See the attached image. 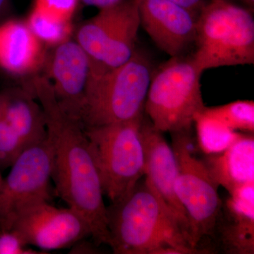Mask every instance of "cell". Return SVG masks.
Wrapping results in <instances>:
<instances>
[{
	"mask_svg": "<svg viewBox=\"0 0 254 254\" xmlns=\"http://www.w3.org/2000/svg\"><path fill=\"white\" fill-rule=\"evenodd\" d=\"M29 86L46 115L55 193L89 224L95 245L109 246L104 192L84 127L61 109L44 75L32 77Z\"/></svg>",
	"mask_w": 254,
	"mask_h": 254,
	"instance_id": "cell-1",
	"label": "cell"
},
{
	"mask_svg": "<svg viewBox=\"0 0 254 254\" xmlns=\"http://www.w3.org/2000/svg\"><path fill=\"white\" fill-rule=\"evenodd\" d=\"M107 211L114 254H200L190 244L187 222L145 179Z\"/></svg>",
	"mask_w": 254,
	"mask_h": 254,
	"instance_id": "cell-2",
	"label": "cell"
},
{
	"mask_svg": "<svg viewBox=\"0 0 254 254\" xmlns=\"http://www.w3.org/2000/svg\"><path fill=\"white\" fill-rule=\"evenodd\" d=\"M153 71L149 55L138 48L117 67L101 69L91 64L81 116L84 128L142 116Z\"/></svg>",
	"mask_w": 254,
	"mask_h": 254,
	"instance_id": "cell-3",
	"label": "cell"
},
{
	"mask_svg": "<svg viewBox=\"0 0 254 254\" xmlns=\"http://www.w3.org/2000/svg\"><path fill=\"white\" fill-rule=\"evenodd\" d=\"M254 10L232 0H208L197 21L192 55L200 71L254 64Z\"/></svg>",
	"mask_w": 254,
	"mask_h": 254,
	"instance_id": "cell-4",
	"label": "cell"
},
{
	"mask_svg": "<svg viewBox=\"0 0 254 254\" xmlns=\"http://www.w3.org/2000/svg\"><path fill=\"white\" fill-rule=\"evenodd\" d=\"M192 53L173 57L153 71L144 113L162 133L190 131L205 105Z\"/></svg>",
	"mask_w": 254,
	"mask_h": 254,
	"instance_id": "cell-5",
	"label": "cell"
},
{
	"mask_svg": "<svg viewBox=\"0 0 254 254\" xmlns=\"http://www.w3.org/2000/svg\"><path fill=\"white\" fill-rule=\"evenodd\" d=\"M190 133L191 129L171 133L177 165L175 191L186 212L190 244L200 254H205L200 244L214 238L223 203L208 166L195 154Z\"/></svg>",
	"mask_w": 254,
	"mask_h": 254,
	"instance_id": "cell-6",
	"label": "cell"
},
{
	"mask_svg": "<svg viewBox=\"0 0 254 254\" xmlns=\"http://www.w3.org/2000/svg\"><path fill=\"white\" fill-rule=\"evenodd\" d=\"M144 114L129 121L84 128L104 195L111 203L128 194L144 176L141 135Z\"/></svg>",
	"mask_w": 254,
	"mask_h": 254,
	"instance_id": "cell-7",
	"label": "cell"
},
{
	"mask_svg": "<svg viewBox=\"0 0 254 254\" xmlns=\"http://www.w3.org/2000/svg\"><path fill=\"white\" fill-rule=\"evenodd\" d=\"M140 27L138 0L100 9L82 23L74 39L86 52L91 63L104 69L127 63L138 46Z\"/></svg>",
	"mask_w": 254,
	"mask_h": 254,
	"instance_id": "cell-8",
	"label": "cell"
},
{
	"mask_svg": "<svg viewBox=\"0 0 254 254\" xmlns=\"http://www.w3.org/2000/svg\"><path fill=\"white\" fill-rule=\"evenodd\" d=\"M53 167V148L48 137L23 150L0 188V227L9 230L11 220L20 210L51 199Z\"/></svg>",
	"mask_w": 254,
	"mask_h": 254,
	"instance_id": "cell-9",
	"label": "cell"
},
{
	"mask_svg": "<svg viewBox=\"0 0 254 254\" xmlns=\"http://www.w3.org/2000/svg\"><path fill=\"white\" fill-rule=\"evenodd\" d=\"M9 230L26 246L46 253L72 247L92 237L89 224L77 212L68 207L58 208L46 200L20 210Z\"/></svg>",
	"mask_w": 254,
	"mask_h": 254,
	"instance_id": "cell-10",
	"label": "cell"
},
{
	"mask_svg": "<svg viewBox=\"0 0 254 254\" xmlns=\"http://www.w3.org/2000/svg\"><path fill=\"white\" fill-rule=\"evenodd\" d=\"M91 60L71 39L48 50L43 71L61 109L81 122Z\"/></svg>",
	"mask_w": 254,
	"mask_h": 254,
	"instance_id": "cell-11",
	"label": "cell"
},
{
	"mask_svg": "<svg viewBox=\"0 0 254 254\" xmlns=\"http://www.w3.org/2000/svg\"><path fill=\"white\" fill-rule=\"evenodd\" d=\"M140 26L170 58L193 53L198 16L171 0H138Z\"/></svg>",
	"mask_w": 254,
	"mask_h": 254,
	"instance_id": "cell-12",
	"label": "cell"
},
{
	"mask_svg": "<svg viewBox=\"0 0 254 254\" xmlns=\"http://www.w3.org/2000/svg\"><path fill=\"white\" fill-rule=\"evenodd\" d=\"M26 21H0V68L16 77L31 78L43 71L48 53Z\"/></svg>",
	"mask_w": 254,
	"mask_h": 254,
	"instance_id": "cell-13",
	"label": "cell"
},
{
	"mask_svg": "<svg viewBox=\"0 0 254 254\" xmlns=\"http://www.w3.org/2000/svg\"><path fill=\"white\" fill-rule=\"evenodd\" d=\"M163 133L155 128L144 114L141 125V135L144 150L145 180L158 194L188 224L185 209L175 191L177 174L176 158L171 145Z\"/></svg>",
	"mask_w": 254,
	"mask_h": 254,
	"instance_id": "cell-14",
	"label": "cell"
},
{
	"mask_svg": "<svg viewBox=\"0 0 254 254\" xmlns=\"http://www.w3.org/2000/svg\"><path fill=\"white\" fill-rule=\"evenodd\" d=\"M254 191L242 189L222 204L214 238L218 237L225 253L254 254Z\"/></svg>",
	"mask_w": 254,
	"mask_h": 254,
	"instance_id": "cell-15",
	"label": "cell"
},
{
	"mask_svg": "<svg viewBox=\"0 0 254 254\" xmlns=\"http://www.w3.org/2000/svg\"><path fill=\"white\" fill-rule=\"evenodd\" d=\"M0 112L17 133L25 149L46 139L44 110L26 86L0 92Z\"/></svg>",
	"mask_w": 254,
	"mask_h": 254,
	"instance_id": "cell-16",
	"label": "cell"
},
{
	"mask_svg": "<svg viewBox=\"0 0 254 254\" xmlns=\"http://www.w3.org/2000/svg\"><path fill=\"white\" fill-rule=\"evenodd\" d=\"M205 163L217 184L230 195L254 184V133H240L227 149L209 155Z\"/></svg>",
	"mask_w": 254,
	"mask_h": 254,
	"instance_id": "cell-17",
	"label": "cell"
},
{
	"mask_svg": "<svg viewBox=\"0 0 254 254\" xmlns=\"http://www.w3.org/2000/svg\"><path fill=\"white\" fill-rule=\"evenodd\" d=\"M26 21L35 36L48 50L72 38V21L58 19L33 7Z\"/></svg>",
	"mask_w": 254,
	"mask_h": 254,
	"instance_id": "cell-18",
	"label": "cell"
},
{
	"mask_svg": "<svg viewBox=\"0 0 254 254\" xmlns=\"http://www.w3.org/2000/svg\"><path fill=\"white\" fill-rule=\"evenodd\" d=\"M199 115L216 120L233 131L254 133L253 100H237L220 106H205Z\"/></svg>",
	"mask_w": 254,
	"mask_h": 254,
	"instance_id": "cell-19",
	"label": "cell"
},
{
	"mask_svg": "<svg viewBox=\"0 0 254 254\" xmlns=\"http://www.w3.org/2000/svg\"><path fill=\"white\" fill-rule=\"evenodd\" d=\"M198 143L205 154H215L227 149L240 133L213 120L198 115L195 118Z\"/></svg>",
	"mask_w": 254,
	"mask_h": 254,
	"instance_id": "cell-20",
	"label": "cell"
},
{
	"mask_svg": "<svg viewBox=\"0 0 254 254\" xmlns=\"http://www.w3.org/2000/svg\"><path fill=\"white\" fill-rule=\"evenodd\" d=\"M25 149L17 133L0 112V168H10Z\"/></svg>",
	"mask_w": 254,
	"mask_h": 254,
	"instance_id": "cell-21",
	"label": "cell"
},
{
	"mask_svg": "<svg viewBox=\"0 0 254 254\" xmlns=\"http://www.w3.org/2000/svg\"><path fill=\"white\" fill-rule=\"evenodd\" d=\"M80 0H34L33 8L63 21H72Z\"/></svg>",
	"mask_w": 254,
	"mask_h": 254,
	"instance_id": "cell-22",
	"label": "cell"
},
{
	"mask_svg": "<svg viewBox=\"0 0 254 254\" xmlns=\"http://www.w3.org/2000/svg\"><path fill=\"white\" fill-rule=\"evenodd\" d=\"M26 246L11 230L0 227V254H47Z\"/></svg>",
	"mask_w": 254,
	"mask_h": 254,
	"instance_id": "cell-23",
	"label": "cell"
},
{
	"mask_svg": "<svg viewBox=\"0 0 254 254\" xmlns=\"http://www.w3.org/2000/svg\"><path fill=\"white\" fill-rule=\"evenodd\" d=\"M171 1L190 10L193 14L198 16L200 11L208 0H171Z\"/></svg>",
	"mask_w": 254,
	"mask_h": 254,
	"instance_id": "cell-24",
	"label": "cell"
},
{
	"mask_svg": "<svg viewBox=\"0 0 254 254\" xmlns=\"http://www.w3.org/2000/svg\"><path fill=\"white\" fill-rule=\"evenodd\" d=\"M125 1L127 0H80V2L86 6L98 8L100 10L121 4Z\"/></svg>",
	"mask_w": 254,
	"mask_h": 254,
	"instance_id": "cell-25",
	"label": "cell"
},
{
	"mask_svg": "<svg viewBox=\"0 0 254 254\" xmlns=\"http://www.w3.org/2000/svg\"><path fill=\"white\" fill-rule=\"evenodd\" d=\"M11 9V0H0V21L4 20Z\"/></svg>",
	"mask_w": 254,
	"mask_h": 254,
	"instance_id": "cell-26",
	"label": "cell"
},
{
	"mask_svg": "<svg viewBox=\"0 0 254 254\" xmlns=\"http://www.w3.org/2000/svg\"><path fill=\"white\" fill-rule=\"evenodd\" d=\"M241 1L242 4L245 5L247 7L250 8V9L254 10V0H238Z\"/></svg>",
	"mask_w": 254,
	"mask_h": 254,
	"instance_id": "cell-27",
	"label": "cell"
},
{
	"mask_svg": "<svg viewBox=\"0 0 254 254\" xmlns=\"http://www.w3.org/2000/svg\"><path fill=\"white\" fill-rule=\"evenodd\" d=\"M1 168H0V188H1V185H2L3 182H4V178L2 175H1Z\"/></svg>",
	"mask_w": 254,
	"mask_h": 254,
	"instance_id": "cell-28",
	"label": "cell"
}]
</instances>
